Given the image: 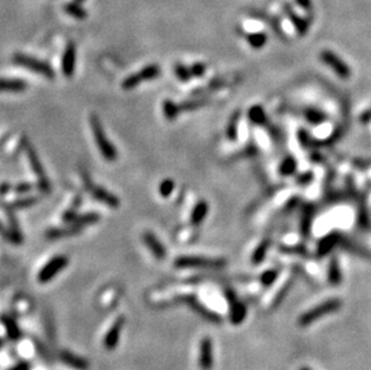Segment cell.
<instances>
[{"mask_svg":"<svg viewBox=\"0 0 371 370\" xmlns=\"http://www.w3.org/2000/svg\"><path fill=\"white\" fill-rule=\"evenodd\" d=\"M269 244H270V242H269V241H263L262 243H261L259 246V247H257L256 251H255V254L253 256V262L255 264L262 262L263 257H265V252H267V250L269 247Z\"/></svg>","mask_w":371,"mask_h":370,"instance_id":"30","label":"cell"},{"mask_svg":"<svg viewBox=\"0 0 371 370\" xmlns=\"http://www.w3.org/2000/svg\"><path fill=\"white\" fill-rule=\"evenodd\" d=\"M77 1H83V0H77Z\"/></svg>","mask_w":371,"mask_h":370,"instance_id":"45","label":"cell"},{"mask_svg":"<svg viewBox=\"0 0 371 370\" xmlns=\"http://www.w3.org/2000/svg\"><path fill=\"white\" fill-rule=\"evenodd\" d=\"M341 306L342 303L339 298H330V300L318 304L315 308L304 312V314L299 317V324L300 326H309V324L315 322L316 320H318V318H321L322 316H325V315H329L332 314V312L338 311V310L341 308Z\"/></svg>","mask_w":371,"mask_h":370,"instance_id":"2","label":"cell"},{"mask_svg":"<svg viewBox=\"0 0 371 370\" xmlns=\"http://www.w3.org/2000/svg\"><path fill=\"white\" fill-rule=\"evenodd\" d=\"M296 1L303 10H305V12H311V10H313V2H311V0H296Z\"/></svg>","mask_w":371,"mask_h":370,"instance_id":"40","label":"cell"},{"mask_svg":"<svg viewBox=\"0 0 371 370\" xmlns=\"http://www.w3.org/2000/svg\"><path fill=\"white\" fill-rule=\"evenodd\" d=\"M299 370H310V369H309V368H307V367H305V368H302V369H299Z\"/></svg>","mask_w":371,"mask_h":370,"instance_id":"44","label":"cell"},{"mask_svg":"<svg viewBox=\"0 0 371 370\" xmlns=\"http://www.w3.org/2000/svg\"><path fill=\"white\" fill-rule=\"evenodd\" d=\"M342 280V275L341 272H340V267H339V262L338 258L333 257L332 261H330L329 264V272H328V281H329L330 285H339Z\"/></svg>","mask_w":371,"mask_h":370,"instance_id":"21","label":"cell"},{"mask_svg":"<svg viewBox=\"0 0 371 370\" xmlns=\"http://www.w3.org/2000/svg\"><path fill=\"white\" fill-rule=\"evenodd\" d=\"M208 203L206 201H200L195 206L194 210L191 213V224L192 225H201L205 220L207 214H208Z\"/></svg>","mask_w":371,"mask_h":370,"instance_id":"19","label":"cell"},{"mask_svg":"<svg viewBox=\"0 0 371 370\" xmlns=\"http://www.w3.org/2000/svg\"><path fill=\"white\" fill-rule=\"evenodd\" d=\"M307 118L309 122L314 124H319L325 119V116L317 110H308L307 111Z\"/></svg>","mask_w":371,"mask_h":370,"instance_id":"35","label":"cell"},{"mask_svg":"<svg viewBox=\"0 0 371 370\" xmlns=\"http://www.w3.org/2000/svg\"><path fill=\"white\" fill-rule=\"evenodd\" d=\"M144 244H146L147 247L150 250L153 255L158 258V260H163L166 257V247L163 246L162 243L160 242L157 236L154 235L153 232L147 231L143 233L142 236Z\"/></svg>","mask_w":371,"mask_h":370,"instance_id":"11","label":"cell"},{"mask_svg":"<svg viewBox=\"0 0 371 370\" xmlns=\"http://www.w3.org/2000/svg\"><path fill=\"white\" fill-rule=\"evenodd\" d=\"M174 182L172 179H165V181L161 182L160 186H159V192L162 197H168L174 190Z\"/></svg>","mask_w":371,"mask_h":370,"instance_id":"32","label":"cell"},{"mask_svg":"<svg viewBox=\"0 0 371 370\" xmlns=\"http://www.w3.org/2000/svg\"><path fill=\"white\" fill-rule=\"evenodd\" d=\"M124 324H125V317H119L114 323L112 324L111 328L108 329V332L106 333L104 339V346L105 349L112 351L117 347L119 339H120L121 329H123Z\"/></svg>","mask_w":371,"mask_h":370,"instance_id":"10","label":"cell"},{"mask_svg":"<svg viewBox=\"0 0 371 370\" xmlns=\"http://www.w3.org/2000/svg\"><path fill=\"white\" fill-rule=\"evenodd\" d=\"M246 40H248L249 45H250L251 47L261 48L265 46V42H267V36L263 33H254L246 36Z\"/></svg>","mask_w":371,"mask_h":370,"instance_id":"28","label":"cell"},{"mask_svg":"<svg viewBox=\"0 0 371 370\" xmlns=\"http://www.w3.org/2000/svg\"><path fill=\"white\" fill-rule=\"evenodd\" d=\"M60 361L65 364H67L69 367H71L72 369L76 370H88L89 369V363L87 360L82 358L81 356H77L70 351H61L59 355Z\"/></svg>","mask_w":371,"mask_h":370,"instance_id":"14","label":"cell"},{"mask_svg":"<svg viewBox=\"0 0 371 370\" xmlns=\"http://www.w3.org/2000/svg\"><path fill=\"white\" fill-rule=\"evenodd\" d=\"M64 10L67 15L72 16L73 18L84 19L88 17L87 10L82 7L78 2H67V4L64 6Z\"/></svg>","mask_w":371,"mask_h":370,"instance_id":"23","label":"cell"},{"mask_svg":"<svg viewBox=\"0 0 371 370\" xmlns=\"http://www.w3.org/2000/svg\"><path fill=\"white\" fill-rule=\"evenodd\" d=\"M99 220H100V215H99L98 213L90 212L83 215H76L71 225H77V226L83 227V226H86V225L96 224Z\"/></svg>","mask_w":371,"mask_h":370,"instance_id":"24","label":"cell"},{"mask_svg":"<svg viewBox=\"0 0 371 370\" xmlns=\"http://www.w3.org/2000/svg\"><path fill=\"white\" fill-rule=\"evenodd\" d=\"M190 71H191L192 77H201V76L205 75L206 65L203 64V62H195V64L190 67Z\"/></svg>","mask_w":371,"mask_h":370,"instance_id":"36","label":"cell"},{"mask_svg":"<svg viewBox=\"0 0 371 370\" xmlns=\"http://www.w3.org/2000/svg\"><path fill=\"white\" fill-rule=\"evenodd\" d=\"M82 227L77 226V225H71L69 227H63V229H53L50 230L46 233V236L48 238L51 239H55V238H63V237H70V236H75L78 235L81 232Z\"/></svg>","mask_w":371,"mask_h":370,"instance_id":"18","label":"cell"},{"mask_svg":"<svg viewBox=\"0 0 371 370\" xmlns=\"http://www.w3.org/2000/svg\"><path fill=\"white\" fill-rule=\"evenodd\" d=\"M296 171V162L292 158H287L280 166V172L282 176H290Z\"/></svg>","mask_w":371,"mask_h":370,"instance_id":"34","label":"cell"},{"mask_svg":"<svg viewBox=\"0 0 371 370\" xmlns=\"http://www.w3.org/2000/svg\"><path fill=\"white\" fill-rule=\"evenodd\" d=\"M76 56H77V52H76L75 44L69 42V45L64 51L63 59H61V70H63V73L66 77H71L73 72H75Z\"/></svg>","mask_w":371,"mask_h":370,"instance_id":"12","label":"cell"},{"mask_svg":"<svg viewBox=\"0 0 371 370\" xmlns=\"http://www.w3.org/2000/svg\"><path fill=\"white\" fill-rule=\"evenodd\" d=\"M160 66L157 64H150L147 65L146 67H143L140 72L134 73V75H130L129 77H126L123 81V89L130 90L134 89L135 87H137L141 82L144 81H152V79H155L160 75Z\"/></svg>","mask_w":371,"mask_h":370,"instance_id":"6","label":"cell"},{"mask_svg":"<svg viewBox=\"0 0 371 370\" xmlns=\"http://www.w3.org/2000/svg\"><path fill=\"white\" fill-rule=\"evenodd\" d=\"M13 62L17 65H21V66H24L25 69L34 71V72L40 73V75L45 76V77L53 79L54 78L55 73L54 70L52 69L50 64L47 62L39 61V59L34 58V57L30 56H25V54L22 53H17L13 56Z\"/></svg>","mask_w":371,"mask_h":370,"instance_id":"3","label":"cell"},{"mask_svg":"<svg viewBox=\"0 0 371 370\" xmlns=\"http://www.w3.org/2000/svg\"><path fill=\"white\" fill-rule=\"evenodd\" d=\"M277 278V272L275 269L265 270L262 275H261V283L263 286H270Z\"/></svg>","mask_w":371,"mask_h":370,"instance_id":"33","label":"cell"},{"mask_svg":"<svg viewBox=\"0 0 371 370\" xmlns=\"http://www.w3.org/2000/svg\"><path fill=\"white\" fill-rule=\"evenodd\" d=\"M69 264V258L66 256L59 255L54 256L53 258H51L48 262L42 267L41 270L38 274V280L41 284H47L52 280L55 275H58L59 273L63 270L65 267Z\"/></svg>","mask_w":371,"mask_h":370,"instance_id":"5","label":"cell"},{"mask_svg":"<svg viewBox=\"0 0 371 370\" xmlns=\"http://www.w3.org/2000/svg\"><path fill=\"white\" fill-rule=\"evenodd\" d=\"M39 187H40V190H42V191H47V190H50V183H48L46 177L40 178Z\"/></svg>","mask_w":371,"mask_h":370,"instance_id":"41","label":"cell"},{"mask_svg":"<svg viewBox=\"0 0 371 370\" xmlns=\"http://www.w3.org/2000/svg\"><path fill=\"white\" fill-rule=\"evenodd\" d=\"M226 298L229 304V320L233 324H239L246 316V308L244 304L237 298L236 293L232 290H226Z\"/></svg>","mask_w":371,"mask_h":370,"instance_id":"8","label":"cell"},{"mask_svg":"<svg viewBox=\"0 0 371 370\" xmlns=\"http://www.w3.org/2000/svg\"><path fill=\"white\" fill-rule=\"evenodd\" d=\"M90 126H92L93 135L98 144L99 150H100L101 155L104 156V159H106L107 161H115L118 158V152L115 149V147L109 142V139L106 137V133L104 131V127L101 125L100 121H99L98 116L93 115L90 117Z\"/></svg>","mask_w":371,"mask_h":370,"instance_id":"1","label":"cell"},{"mask_svg":"<svg viewBox=\"0 0 371 370\" xmlns=\"http://www.w3.org/2000/svg\"><path fill=\"white\" fill-rule=\"evenodd\" d=\"M249 118L255 124H262L265 121V111L261 106H254L249 111Z\"/></svg>","mask_w":371,"mask_h":370,"instance_id":"29","label":"cell"},{"mask_svg":"<svg viewBox=\"0 0 371 370\" xmlns=\"http://www.w3.org/2000/svg\"><path fill=\"white\" fill-rule=\"evenodd\" d=\"M2 322H4L5 328H6V333L11 340H18L21 338V329H19L18 324L16 323L15 320H12L11 317H2Z\"/></svg>","mask_w":371,"mask_h":370,"instance_id":"22","label":"cell"},{"mask_svg":"<svg viewBox=\"0 0 371 370\" xmlns=\"http://www.w3.org/2000/svg\"><path fill=\"white\" fill-rule=\"evenodd\" d=\"M205 104V101L202 100H192V101H185L184 104L180 105V111H191L196 110V108L201 107Z\"/></svg>","mask_w":371,"mask_h":370,"instance_id":"37","label":"cell"},{"mask_svg":"<svg viewBox=\"0 0 371 370\" xmlns=\"http://www.w3.org/2000/svg\"><path fill=\"white\" fill-rule=\"evenodd\" d=\"M175 75H177L178 79L182 82H188L192 77L191 71H190L189 67H186L185 65L183 64L175 65Z\"/></svg>","mask_w":371,"mask_h":370,"instance_id":"31","label":"cell"},{"mask_svg":"<svg viewBox=\"0 0 371 370\" xmlns=\"http://www.w3.org/2000/svg\"><path fill=\"white\" fill-rule=\"evenodd\" d=\"M321 59L324 64H327L328 66L332 67L334 72H335L339 77L347 79L351 76V70L350 67H348V65L346 62H342L335 53L332 52V51H322Z\"/></svg>","mask_w":371,"mask_h":370,"instance_id":"7","label":"cell"},{"mask_svg":"<svg viewBox=\"0 0 371 370\" xmlns=\"http://www.w3.org/2000/svg\"><path fill=\"white\" fill-rule=\"evenodd\" d=\"M162 107H163V113H165V117L168 119V121H174L180 112V107L178 106V105H175L174 102L171 100H166L165 102H163Z\"/></svg>","mask_w":371,"mask_h":370,"instance_id":"27","label":"cell"},{"mask_svg":"<svg viewBox=\"0 0 371 370\" xmlns=\"http://www.w3.org/2000/svg\"><path fill=\"white\" fill-rule=\"evenodd\" d=\"M27 89V83L22 79L0 78V92L19 93Z\"/></svg>","mask_w":371,"mask_h":370,"instance_id":"16","label":"cell"},{"mask_svg":"<svg viewBox=\"0 0 371 370\" xmlns=\"http://www.w3.org/2000/svg\"><path fill=\"white\" fill-rule=\"evenodd\" d=\"M198 366L201 370H212L214 366L213 340L205 337L200 341V355H198Z\"/></svg>","mask_w":371,"mask_h":370,"instance_id":"9","label":"cell"},{"mask_svg":"<svg viewBox=\"0 0 371 370\" xmlns=\"http://www.w3.org/2000/svg\"><path fill=\"white\" fill-rule=\"evenodd\" d=\"M227 137L229 139H236L237 138V117H234V118L232 119L231 123L228 124Z\"/></svg>","mask_w":371,"mask_h":370,"instance_id":"38","label":"cell"},{"mask_svg":"<svg viewBox=\"0 0 371 370\" xmlns=\"http://www.w3.org/2000/svg\"><path fill=\"white\" fill-rule=\"evenodd\" d=\"M32 189H33V185L30 183H27V182L17 184L15 186V191L17 193H28L29 191H32Z\"/></svg>","mask_w":371,"mask_h":370,"instance_id":"39","label":"cell"},{"mask_svg":"<svg viewBox=\"0 0 371 370\" xmlns=\"http://www.w3.org/2000/svg\"><path fill=\"white\" fill-rule=\"evenodd\" d=\"M38 197H34V196H29V197H23L19 198L15 202H12L11 204H8L7 210L12 212L15 209H23V208H28V207H32L34 204L38 202Z\"/></svg>","mask_w":371,"mask_h":370,"instance_id":"25","label":"cell"},{"mask_svg":"<svg viewBox=\"0 0 371 370\" xmlns=\"http://www.w3.org/2000/svg\"><path fill=\"white\" fill-rule=\"evenodd\" d=\"M27 155L30 161V165H32V169L36 173V176H39V178H45V171L41 165V161H40L39 156L36 155L35 150H34V148L30 144H28L27 147Z\"/></svg>","mask_w":371,"mask_h":370,"instance_id":"20","label":"cell"},{"mask_svg":"<svg viewBox=\"0 0 371 370\" xmlns=\"http://www.w3.org/2000/svg\"><path fill=\"white\" fill-rule=\"evenodd\" d=\"M183 300H184V302H185V303H188L189 306L195 310V311H197L198 314L202 315V316L206 317L207 320L213 321V322H220V321H221V318L217 316L215 312L209 311V310H207L206 307H203L202 304L198 303L197 300L195 297H190V296H189V297H184Z\"/></svg>","mask_w":371,"mask_h":370,"instance_id":"15","label":"cell"},{"mask_svg":"<svg viewBox=\"0 0 371 370\" xmlns=\"http://www.w3.org/2000/svg\"><path fill=\"white\" fill-rule=\"evenodd\" d=\"M336 241H338V236L336 235H329L325 238L322 239L321 243H319V246H318V255L322 256V255L327 254L328 251H330V250L335 247Z\"/></svg>","mask_w":371,"mask_h":370,"instance_id":"26","label":"cell"},{"mask_svg":"<svg viewBox=\"0 0 371 370\" xmlns=\"http://www.w3.org/2000/svg\"><path fill=\"white\" fill-rule=\"evenodd\" d=\"M11 189V185L7 184V183H4L0 185V195H5L8 190Z\"/></svg>","mask_w":371,"mask_h":370,"instance_id":"43","label":"cell"},{"mask_svg":"<svg viewBox=\"0 0 371 370\" xmlns=\"http://www.w3.org/2000/svg\"><path fill=\"white\" fill-rule=\"evenodd\" d=\"M92 196L95 198V200L100 201L101 203L106 204V206L111 207V208H118L119 203V198L115 195H113L109 191H107L106 189L101 186H93L92 187Z\"/></svg>","mask_w":371,"mask_h":370,"instance_id":"13","label":"cell"},{"mask_svg":"<svg viewBox=\"0 0 371 370\" xmlns=\"http://www.w3.org/2000/svg\"><path fill=\"white\" fill-rule=\"evenodd\" d=\"M225 264V260L201 256H180L174 261V266L178 268H220Z\"/></svg>","mask_w":371,"mask_h":370,"instance_id":"4","label":"cell"},{"mask_svg":"<svg viewBox=\"0 0 371 370\" xmlns=\"http://www.w3.org/2000/svg\"><path fill=\"white\" fill-rule=\"evenodd\" d=\"M285 10H286V13H287L288 17H290L291 22H292L294 27H296L297 31H298V34L300 36L305 35V34L308 33V29H309V22L305 21V19L300 18V17L298 15H296V13L293 12L292 7L290 6V5H285Z\"/></svg>","mask_w":371,"mask_h":370,"instance_id":"17","label":"cell"},{"mask_svg":"<svg viewBox=\"0 0 371 370\" xmlns=\"http://www.w3.org/2000/svg\"><path fill=\"white\" fill-rule=\"evenodd\" d=\"M10 370H30V364L27 362H21L18 364H16L13 368H11Z\"/></svg>","mask_w":371,"mask_h":370,"instance_id":"42","label":"cell"}]
</instances>
